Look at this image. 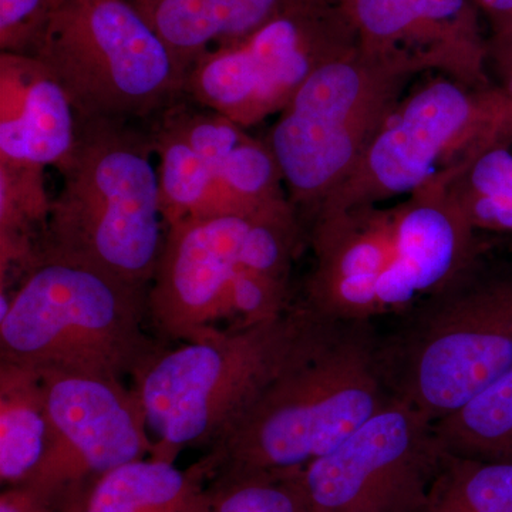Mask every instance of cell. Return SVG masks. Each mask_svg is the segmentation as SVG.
<instances>
[{"instance_id":"1","label":"cell","mask_w":512,"mask_h":512,"mask_svg":"<svg viewBox=\"0 0 512 512\" xmlns=\"http://www.w3.org/2000/svg\"><path fill=\"white\" fill-rule=\"evenodd\" d=\"M372 320H323L301 355L208 450L214 478L301 471L332 453L392 396Z\"/></svg>"},{"instance_id":"30","label":"cell","mask_w":512,"mask_h":512,"mask_svg":"<svg viewBox=\"0 0 512 512\" xmlns=\"http://www.w3.org/2000/svg\"><path fill=\"white\" fill-rule=\"evenodd\" d=\"M490 25L491 36L512 35V0H474Z\"/></svg>"},{"instance_id":"21","label":"cell","mask_w":512,"mask_h":512,"mask_svg":"<svg viewBox=\"0 0 512 512\" xmlns=\"http://www.w3.org/2000/svg\"><path fill=\"white\" fill-rule=\"evenodd\" d=\"M434 430L451 456L512 461V367Z\"/></svg>"},{"instance_id":"24","label":"cell","mask_w":512,"mask_h":512,"mask_svg":"<svg viewBox=\"0 0 512 512\" xmlns=\"http://www.w3.org/2000/svg\"><path fill=\"white\" fill-rule=\"evenodd\" d=\"M285 188L271 148L249 136L218 168L204 215L262 210L289 200Z\"/></svg>"},{"instance_id":"20","label":"cell","mask_w":512,"mask_h":512,"mask_svg":"<svg viewBox=\"0 0 512 512\" xmlns=\"http://www.w3.org/2000/svg\"><path fill=\"white\" fill-rule=\"evenodd\" d=\"M50 207L45 168L0 161V284L39 265Z\"/></svg>"},{"instance_id":"22","label":"cell","mask_w":512,"mask_h":512,"mask_svg":"<svg viewBox=\"0 0 512 512\" xmlns=\"http://www.w3.org/2000/svg\"><path fill=\"white\" fill-rule=\"evenodd\" d=\"M150 137L158 157V185L167 228L187 218L204 215L214 185L215 168L161 113L151 128Z\"/></svg>"},{"instance_id":"27","label":"cell","mask_w":512,"mask_h":512,"mask_svg":"<svg viewBox=\"0 0 512 512\" xmlns=\"http://www.w3.org/2000/svg\"><path fill=\"white\" fill-rule=\"evenodd\" d=\"M53 0H0V50L32 56Z\"/></svg>"},{"instance_id":"13","label":"cell","mask_w":512,"mask_h":512,"mask_svg":"<svg viewBox=\"0 0 512 512\" xmlns=\"http://www.w3.org/2000/svg\"><path fill=\"white\" fill-rule=\"evenodd\" d=\"M359 47L414 74L437 72L474 89L493 86L488 37L474 0H339Z\"/></svg>"},{"instance_id":"9","label":"cell","mask_w":512,"mask_h":512,"mask_svg":"<svg viewBox=\"0 0 512 512\" xmlns=\"http://www.w3.org/2000/svg\"><path fill=\"white\" fill-rule=\"evenodd\" d=\"M414 76L357 46L302 84L266 140L295 208L312 217L353 173Z\"/></svg>"},{"instance_id":"23","label":"cell","mask_w":512,"mask_h":512,"mask_svg":"<svg viewBox=\"0 0 512 512\" xmlns=\"http://www.w3.org/2000/svg\"><path fill=\"white\" fill-rule=\"evenodd\" d=\"M447 192L476 231L512 232V134L478 154Z\"/></svg>"},{"instance_id":"4","label":"cell","mask_w":512,"mask_h":512,"mask_svg":"<svg viewBox=\"0 0 512 512\" xmlns=\"http://www.w3.org/2000/svg\"><path fill=\"white\" fill-rule=\"evenodd\" d=\"M377 333L380 376L392 399L436 423L512 367V268L478 256L440 291Z\"/></svg>"},{"instance_id":"3","label":"cell","mask_w":512,"mask_h":512,"mask_svg":"<svg viewBox=\"0 0 512 512\" xmlns=\"http://www.w3.org/2000/svg\"><path fill=\"white\" fill-rule=\"evenodd\" d=\"M0 303V362L37 372L124 382L167 348L148 332L147 288L84 266L40 262Z\"/></svg>"},{"instance_id":"17","label":"cell","mask_w":512,"mask_h":512,"mask_svg":"<svg viewBox=\"0 0 512 512\" xmlns=\"http://www.w3.org/2000/svg\"><path fill=\"white\" fill-rule=\"evenodd\" d=\"M293 0H133L185 73L201 56L266 25Z\"/></svg>"},{"instance_id":"28","label":"cell","mask_w":512,"mask_h":512,"mask_svg":"<svg viewBox=\"0 0 512 512\" xmlns=\"http://www.w3.org/2000/svg\"><path fill=\"white\" fill-rule=\"evenodd\" d=\"M487 69L491 83L512 107V35L488 37Z\"/></svg>"},{"instance_id":"2","label":"cell","mask_w":512,"mask_h":512,"mask_svg":"<svg viewBox=\"0 0 512 512\" xmlns=\"http://www.w3.org/2000/svg\"><path fill=\"white\" fill-rule=\"evenodd\" d=\"M130 121L79 120L76 150L52 198L40 262L84 266L150 289L167 222L150 134Z\"/></svg>"},{"instance_id":"5","label":"cell","mask_w":512,"mask_h":512,"mask_svg":"<svg viewBox=\"0 0 512 512\" xmlns=\"http://www.w3.org/2000/svg\"><path fill=\"white\" fill-rule=\"evenodd\" d=\"M323 320L299 302L258 325L161 350L133 379L151 457L175 463L187 448L210 450L301 355Z\"/></svg>"},{"instance_id":"14","label":"cell","mask_w":512,"mask_h":512,"mask_svg":"<svg viewBox=\"0 0 512 512\" xmlns=\"http://www.w3.org/2000/svg\"><path fill=\"white\" fill-rule=\"evenodd\" d=\"M402 202L365 205L312 218L313 266L302 305L323 319L372 320L377 286L392 262Z\"/></svg>"},{"instance_id":"11","label":"cell","mask_w":512,"mask_h":512,"mask_svg":"<svg viewBox=\"0 0 512 512\" xmlns=\"http://www.w3.org/2000/svg\"><path fill=\"white\" fill-rule=\"evenodd\" d=\"M39 373L53 436L42 464L22 485L59 512H82L101 478L153 454L146 412L123 380Z\"/></svg>"},{"instance_id":"26","label":"cell","mask_w":512,"mask_h":512,"mask_svg":"<svg viewBox=\"0 0 512 512\" xmlns=\"http://www.w3.org/2000/svg\"><path fill=\"white\" fill-rule=\"evenodd\" d=\"M207 512H319L301 471L212 478Z\"/></svg>"},{"instance_id":"7","label":"cell","mask_w":512,"mask_h":512,"mask_svg":"<svg viewBox=\"0 0 512 512\" xmlns=\"http://www.w3.org/2000/svg\"><path fill=\"white\" fill-rule=\"evenodd\" d=\"M511 134L512 107L497 87L474 89L439 74L399 100L353 173L312 218L448 187L485 148Z\"/></svg>"},{"instance_id":"19","label":"cell","mask_w":512,"mask_h":512,"mask_svg":"<svg viewBox=\"0 0 512 512\" xmlns=\"http://www.w3.org/2000/svg\"><path fill=\"white\" fill-rule=\"evenodd\" d=\"M45 383L30 367L0 362V481L28 483L52 441Z\"/></svg>"},{"instance_id":"12","label":"cell","mask_w":512,"mask_h":512,"mask_svg":"<svg viewBox=\"0 0 512 512\" xmlns=\"http://www.w3.org/2000/svg\"><path fill=\"white\" fill-rule=\"evenodd\" d=\"M446 456L434 423L393 399L302 480L319 512H419Z\"/></svg>"},{"instance_id":"6","label":"cell","mask_w":512,"mask_h":512,"mask_svg":"<svg viewBox=\"0 0 512 512\" xmlns=\"http://www.w3.org/2000/svg\"><path fill=\"white\" fill-rule=\"evenodd\" d=\"M79 120L154 116L184 94L187 73L133 0H53L35 52Z\"/></svg>"},{"instance_id":"25","label":"cell","mask_w":512,"mask_h":512,"mask_svg":"<svg viewBox=\"0 0 512 512\" xmlns=\"http://www.w3.org/2000/svg\"><path fill=\"white\" fill-rule=\"evenodd\" d=\"M419 512H512V461L447 454Z\"/></svg>"},{"instance_id":"8","label":"cell","mask_w":512,"mask_h":512,"mask_svg":"<svg viewBox=\"0 0 512 512\" xmlns=\"http://www.w3.org/2000/svg\"><path fill=\"white\" fill-rule=\"evenodd\" d=\"M301 241L291 200L170 225L148 289L151 329L175 343L224 335L222 313L239 276L255 271L289 282Z\"/></svg>"},{"instance_id":"29","label":"cell","mask_w":512,"mask_h":512,"mask_svg":"<svg viewBox=\"0 0 512 512\" xmlns=\"http://www.w3.org/2000/svg\"><path fill=\"white\" fill-rule=\"evenodd\" d=\"M0 512H59L42 495L26 485L3 487Z\"/></svg>"},{"instance_id":"18","label":"cell","mask_w":512,"mask_h":512,"mask_svg":"<svg viewBox=\"0 0 512 512\" xmlns=\"http://www.w3.org/2000/svg\"><path fill=\"white\" fill-rule=\"evenodd\" d=\"M212 478L207 454L188 468L141 458L101 478L82 512H207Z\"/></svg>"},{"instance_id":"16","label":"cell","mask_w":512,"mask_h":512,"mask_svg":"<svg viewBox=\"0 0 512 512\" xmlns=\"http://www.w3.org/2000/svg\"><path fill=\"white\" fill-rule=\"evenodd\" d=\"M79 117L55 74L35 56L0 53V161L62 170Z\"/></svg>"},{"instance_id":"15","label":"cell","mask_w":512,"mask_h":512,"mask_svg":"<svg viewBox=\"0 0 512 512\" xmlns=\"http://www.w3.org/2000/svg\"><path fill=\"white\" fill-rule=\"evenodd\" d=\"M392 262L377 286V316L399 315L440 291L477 258L476 229L446 185L402 202Z\"/></svg>"},{"instance_id":"10","label":"cell","mask_w":512,"mask_h":512,"mask_svg":"<svg viewBox=\"0 0 512 512\" xmlns=\"http://www.w3.org/2000/svg\"><path fill=\"white\" fill-rule=\"evenodd\" d=\"M357 46L339 0H293L252 35L201 56L184 94L247 130L281 113L316 70Z\"/></svg>"}]
</instances>
